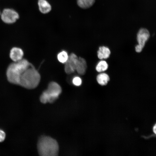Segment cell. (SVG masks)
Instances as JSON below:
<instances>
[{"instance_id":"ba28073f","label":"cell","mask_w":156,"mask_h":156,"mask_svg":"<svg viewBox=\"0 0 156 156\" xmlns=\"http://www.w3.org/2000/svg\"><path fill=\"white\" fill-rule=\"evenodd\" d=\"M87 64L85 60L81 57H78L77 62L75 71L80 75H83L86 73Z\"/></svg>"},{"instance_id":"2e32d148","label":"cell","mask_w":156,"mask_h":156,"mask_svg":"<svg viewBox=\"0 0 156 156\" xmlns=\"http://www.w3.org/2000/svg\"><path fill=\"white\" fill-rule=\"evenodd\" d=\"M5 136V133L4 131L0 129V142H2L4 140Z\"/></svg>"},{"instance_id":"7c38bea8","label":"cell","mask_w":156,"mask_h":156,"mask_svg":"<svg viewBox=\"0 0 156 156\" xmlns=\"http://www.w3.org/2000/svg\"><path fill=\"white\" fill-rule=\"evenodd\" d=\"M95 0H77V4L81 8L86 9L89 8L94 4Z\"/></svg>"},{"instance_id":"8992f818","label":"cell","mask_w":156,"mask_h":156,"mask_svg":"<svg viewBox=\"0 0 156 156\" xmlns=\"http://www.w3.org/2000/svg\"><path fill=\"white\" fill-rule=\"evenodd\" d=\"M78 57L74 53L68 56V59L65 63L64 71L68 74H71L75 71L76 66Z\"/></svg>"},{"instance_id":"3957f363","label":"cell","mask_w":156,"mask_h":156,"mask_svg":"<svg viewBox=\"0 0 156 156\" xmlns=\"http://www.w3.org/2000/svg\"><path fill=\"white\" fill-rule=\"evenodd\" d=\"M62 91L61 88L58 83L51 82L49 84L47 89L40 95V101L44 104L47 102L53 103L58 98Z\"/></svg>"},{"instance_id":"4fadbf2b","label":"cell","mask_w":156,"mask_h":156,"mask_svg":"<svg viewBox=\"0 0 156 156\" xmlns=\"http://www.w3.org/2000/svg\"><path fill=\"white\" fill-rule=\"evenodd\" d=\"M108 67V64L106 61L101 60L97 64L96 69L98 72H101L106 70Z\"/></svg>"},{"instance_id":"9c48e42d","label":"cell","mask_w":156,"mask_h":156,"mask_svg":"<svg viewBox=\"0 0 156 156\" xmlns=\"http://www.w3.org/2000/svg\"><path fill=\"white\" fill-rule=\"evenodd\" d=\"M38 5L40 11L43 14L47 13L51 10V5L46 0H38Z\"/></svg>"},{"instance_id":"5b68a950","label":"cell","mask_w":156,"mask_h":156,"mask_svg":"<svg viewBox=\"0 0 156 156\" xmlns=\"http://www.w3.org/2000/svg\"><path fill=\"white\" fill-rule=\"evenodd\" d=\"M19 17L18 13L15 10L5 8L1 14V18L3 22L8 24L14 23Z\"/></svg>"},{"instance_id":"ac0fdd59","label":"cell","mask_w":156,"mask_h":156,"mask_svg":"<svg viewBox=\"0 0 156 156\" xmlns=\"http://www.w3.org/2000/svg\"></svg>"},{"instance_id":"9a60e30c","label":"cell","mask_w":156,"mask_h":156,"mask_svg":"<svg viewBox=\"0 0 156 156\" xmlns=\"http://www.w3.org/2000/svg\"><path fill=\"white\" fill-rule=\"evenodd\" d=\"M72 82L74 85L77 86H79L81 85L82 81L81 79L79 77L76 76L73 78Z\"/></svg>"},{"instance_id":"8fae6325","label":"cell","mask_w":156,"mask_h":156,"mask_svg":"<svg viewBox=\"0 0 156 156\" xmlns=\"http://www.w3.org/2000/svg\"><path fill=\"white\" fill-rule=\"evenodd\" d=\"M96 79L98 83L102 86L106 85L110 80L108 75L105 73H101L99 74L96 77Z\"/></svg>"},{"instance_id":"277c9868","label":"cell","mask_w":156,"mask_h":156,"mask_svg":"<svg viewBox=\"0 0 156 156\" xmlns=\"http://www.w3.org/2000/svg\"><path fill=\"white\" fill-rule=\"evenodd\" d=\"M150 36L149 32L147 29L142 28L140 29L137 36V39L138 44L135 47V50L136 52L140 53L142 51Z\"/></svg>"},{"instance_id":"30bf717a","label":"cell","mask_w":156,"mask_h":156,"mask_svg":"<svg viewBox=\"0 0 156 156\" xmlns=\"http://www.w3.org/2000/svg\"><path fill=\"white\" fill-rule=\"evenodd\" d=\"M97 53V56L99 59H106L109 57L111 51L108 47L103 46L99 47Z\"/></svg>"},{"instance_id":"52a82bcc","label":"cell","mask_w":156,"mask_h":156,"mask_svg":"<svg viewBox=\"0 0 156 156\" xmlns=\"http://www.w3.org/2000/svg\"><path fill=\"white\" fill-rule=\"evenodd\" d=\"M24 54V52L21 48L14 47L10 50L9 56L13 62H17L23 59Z\"/></svg>"},{"instance_id":"e0dca14e","label":"cell","mask_w":156,"mask_h":156,"mask_svg":"<svg viewBox=\"0 0 156 156\" xmlns=\"http://www.w3.org/2000/svg\"><path fill=\"white\" fill-rule=\"evenodd\" d=\"M153 131L154 133H156V125H155L153 127Z\"/></svg>"},{"instance_id":"5bb4252c","label":"cell","mask_w":156,"mask_h":156,"mask_svg":"<svg viewBox=\"0 0 156 156\" xmlns=\"http://www.w3.org/2000/svg\"><path fill=\"white\" fill-rule=\"evenodd\" d=\"M68 55L66 51H62L59 53L57 55L58 61L62 63H65L67 60Z\"/></svg>"},{"instance_id":"7a4b0ae2","label":"cell","mask_w":156,"mask_h":156,"mask_svg":"<svg viewBox=\"0 0 156 156\" xmlns=\"http://www.w3.org/2000/svg\"><path fill=\"white\" fill-rule=\"evenodd\" d=\"M37 148L38 153L42 156H56L58 155L59 146L57 141L48 136H42L39 139Z\"/></svg>"},{"instance_id":"6da1fadb","label":"cell","mask_w":156,"mask_h":156,"mask_svg":"<svg viewBox=\"0 0 156 156\" xmlns=\"http://www.w3.org/2000/svg\"><path fill=\"white\" fill-rule=\"evenodd\" d=\"M6 74L7 80L10 83L29 89L36 88L41 79L40 74L34 66L24 58L10 64Z\"/></svg>"}]
</instances>
